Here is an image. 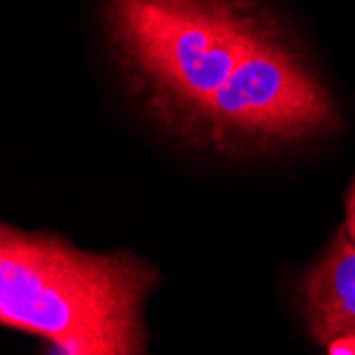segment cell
<instances>
[{"label":"cell","mask_w":355,"mask_h":355,"mask_svg":"<svg viewBox=\"0 0 355 355\" xmlns=\"http://www.w3.org/2000/svg\"><path fill=\"white\" fill-rule=\"evenodd\" d=\"M105 19L149 115L191 141L277 24L255 0H107Z\"/></svg>","instance_id":"cell-2"},{"label":"cell","mask_w":355,"mask_h":355,"mask_svg":"<svg viewBox=\"0 0 355 355\" xmlns=\"http://www.w3.org/2000/svg\"><path fill=\"white\" fill-rule=\"evenodd\" d=\"M311 336L328 345L336 336L355 334V243L338 230L326 255L300 285Z\"/></svg>","instance_id":"cell-3"},{"label":"cell","mask_w":355,"mask_h":355,"mask_svg":"<svg viewBox=\"0 0 355 355\" xmlns=\"http://www.w3.org/2000/svg\"><path fill=\"white\" fill-rule=\"evenodd\" d=\"M328 355H355V334H343L330 340Z\"/></svg>","instance_id":"cell-4"},{"label":"cell","mask_w":355,"mask_h":355,"mask_svg":"<svg viewBox=\"0 0 355 355\" xmlns=\"http://www.w3.org/2000/svg\"><path fill=\"white\" fill-rule=\"evenodd\" d=\"M47 355H73V353H67V351H60V349L47 347Z\"/></svg>","instance_id":"cell-6"},{"label":"cell","mask_w":355,"mask_h":355,"mask_svg":"<svg viewBox=\"0 0 355 355\" xmlns=\"http://www.w3.org/2000/svg\"><path fill=\"white\" fill-rule=\"evenodd\" d=\"M345 230L349 239L355 243V183L347 193V215H345Z\"/></svg>","instance_id":"cell-5"},{"label":"cell","mask_w":355,"mask_h":355,"mask_svg":"<svg viewBox=\"0 0 355 355\" xmlns=\"http://www.w3.org/2000/svg\"><path fill=\"white\" fill-rule=\"evenodd\" d=\"M157 272L128 251H81L0 221V326L73 355H147L143 302Z\"/></svg>","instance_id":"cell-1"}]
</instances>
